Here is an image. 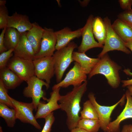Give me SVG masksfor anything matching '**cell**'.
I'll return each mask as SVG.
<instances>
[{
  "label": "cell",
  "instance_id": "cell-1",
  "mask_svg": "<svg viewBox=\"0 0 132 132\" xmlns=\"http://www.w3.org/2000/svg\"><path fill=\"white\" fill-rule=\"evenodd\" d=\"M87 84L86 81L81 85L74 87L71 91L66 95H61L59 100L60 109L66 113V124L70 131L77 127L81 119L79 115L81 110L80 102L87 90Z\"/></svg>",
  "mask_w": 132,
  "mask_h": 132
},
{
  "label": "cell",
  "instance_id": "cell-2",
  "mask_svg": "<svg viewBox=\"0 0 132 132\" xmlns=\"http://www.w3.org/2000/svg\"><path fill=\"white\" fill-rule=\"evenodd\" d=\"M121 68V66L110 59L107 53L100 58L99 62L89 74L88 79L97 74H102L111 86L117 88L120 84L119 71Z\"/></svg>",
  "mask_w": 132,
  "mask_h": 132
},
{
  "label": "cell",
  "instance_id": "cell-3",
  "mask_svg": "<svg viewBox=\"0 0 132 132\" xmlns=\"http://www.w3.org/2000/svg\"><path fill=\"white\" fill-rule=\"evenodd\" d=\"M77 47L75 43L71 42L66 46L56 50L54 53L53 56L55 75L57 83L62 81L65 71L73 61V53L74 49Z\"/></svg>",
  "mask_w": 132,
  "mask_h": 132
},
{
  "label": "cell",
  "instance_id": "cell-4",
  "mask_svg": "<svg viewBox=\"0 0 132 132\" xmlns=\"http://www.w3.org/2000/svg\"><path fill=\"white\" fill-rule=\"evenodd\" d=\"M106 28V34L103 49L98 55L100 58L109 51L118 50L127 54L131 53L130 51L126 47L125 42L113 28L111 20L107 17L103 19Z\"/></svg>",
  "mask_w": 132,
  "mask_h": 132
},
{
  "label": "cell",
  "instance_id": "cell-5",
  "mask_svg": "<svg viewBox=\"0 0 132 132\" xmlns=\"http://www.w3.org/2000/svg\"><path fill=\"white\" fill-rule=\"evenodd\" d=\"M26 82L27 86L23 89V94L26 97L32 98L34 110L37 111L38 105L41 99L47 101H48L49 99L45 97V93L42 88L43 87L45 86L46 89H48L49 84L35 76L31 78Z\"/></svg>",
  "mask_w": 132,
  "mask_h": 132
},
{
  "label": "cell",
  "instance_id": "cell-6",
  "mask_svg": "<svg viewBox=\"0 0 132 132\" xmlns=\"http://www.w3.org/2000/svg\"><path fill=\"white\" fill-rule=\"evenodd\" d=\"M7 67L23 81L26 82L35 76L33 60L24 59L13 55L8 62Z\"/></svg>",
  "mask_w": 132,
  "mask_h": 132
},
{
  "label": "cell",
  "instance_id": "cell-7",
  "mask_svg": "<svg viewBox=\"0 0 132 132\" xmlns=\"http://www.w3.org/2000/svg\"><path fill=\"white\" fill-rule=\"evenodd\" d=\"M10 99L13 109L16 111L17 119L23 123L31 124L38 129H41V127L33 114V111L35 109L33 103L19 101L11 97Z\"/></svg>",
  "mask_w": 132,
  "mask_h": 132
},
{
  "label": "cell",
  "instance_id": "cell-8",
  "mask_svg": "<svg viewBox=\"0 0 132 132\" xmlns=\"http://www.w3.org/2000/svg\"><path fill=\"white\" fill-rule=\"evenodd\" d=\"M88 97L96 110L100 123V128L104 131L106 132L107 127L110 122V116L112 111L119 104H124L126 98L125 94H124L120 100L116 103L110 106H102L99 104L96 100L94 94L92 92L89 93Z\"/></svg>",
  "mask_w": 132,
  "mask_h": 132
},
{
  "label": "cell",
  "instance_id": "cell-9",
  "mask_svg": "<svg viewBox=\"0 0 132 132\" xmlns=\"http://www.w3.org/2000/svg\"><path fill=\"white\" fill-rule=\"evenodd\" d=\"M33 62L35 76L49 84L51 78L55 75L53 56L35 59Z\"/></svg>",
  "mask_w": 132,
  "mask_h": 132
},
{
  "label": "cell",
  "instance_id": "cell-10",
  "mask_svg": "<svg viewBox=\"0 0 132 132\" xmlns=\"http://www.w3.org/2000/svg\"><path fill=\"white\" fill-rule=\"evenodd\" d=\"M87 74L79 65L75 62L73 67L67 73L64 78L60 82L54 85L53 90L60 88H66L70 86L74 87L81 85L86 81Z\"/></svg>",
  "mask_w": 132,
  "mask_h": 132
},
{
  "label": "cell",
  "instance_id": "cell-11",
  "mask_svg": "<svg viewBox=\"0 0 132 132\" xmlns=\"http://www.w3.org/2000/svg\"><path fill=\"white\" fill-rule=\"evenodd\" d=\"M94 17L92 14L88 17L86 24L82 28L81 44L78 47V51L85 53L89 50L95 47L103 48V45L95 41L92 30V22Z\"/></svg>",
  "mask_w": 132,
  "mask_h": 132
},
{
  "label": "cell",
  "instance_id": "cell-12",
  "mask_svg": "<svg viewBox=\"0 0 132 132\" xmlns=\"http://www.w3.org/2000/svg\"><path fill=\"white\" fill-rule=\"evenodd\" d=\"M40 49L35 55V59L53 56L56 50V38L55 32L52 28L44 27Z\"/></svg>",
  "mask_w": 132,
  "mask_h": 132
},
{
  "label": "cell",
  "instance_id": "cell-13",
  "mask_svg": "<svg viewBox=\"0 0 132 132\" xmlns=\"http://www.w3.org/2000/svg\"><path fill=\"white\" fill-rule=\"evenodd\" d=\"M60 88H59L53 90L50 93V97L47 103L40 101L38 105L37 112L35 116L36 119H44L53 111L60 109L59 104L58 103L61 96L59 93Z\"/></svg>",
  "mask_w": 132,
  "mask_h": 132
},
{
  "label": "cell",
  "instance_id": "cell-14",
  "mask_svg": "<svg viewBox=\"0 0 132 132\" xmlns=\"http://www.w3.org/2000/svg\"><path fill=\"white\" fill-rule=\"evenodd\" d=\"M125 95L126 102L124 109L115 120L110 122L106 132H120V123L126 119L132 118V97L128 90Z\"/></svg>",
  "mask_w": 132,
  "mask_h": 132
},
{
  "label": "cell",
  "instance_id": "cell-15",
  "mask_svg": "<svg viewBox=\"0 0 132 132\" xmlns=\"http://www.w3.org/2000/svg\"><path fill=\"white\" fill-rule=\"evenodd\" d=\"M82 28L72 31L65 27L55 32L56 38L55 50H58L67 46L73 39L81 36Z\"/></svg>",
  "mask_w": 132,
  "mask_h": 132
},
{
  "label": "cell",
  "instance_id": "cell-16",
  "mask_svg": "<svg viewBox=\"0 0 132 132\" xmlns=\"http://www.w3.org/2000/svg\"><path fill=\"white\" fill-rule=\"evenodd\" d=\"M26 33H21L19 43L14 50V56L24 59L33 61L35 59V54L27 38Z\"/></svg>",
  "mask_w": 132,
  "mask_h": 132
},
{
  "label": "cell",
  "instance_id": "cell-17",
  "mask_svg": "<svg viewBox=\"0 0 132 132\" xmlns=\"http://www.w3.org/2000/svg\"><path fill=\"white\" fill-rule=\"evenodd\" d=\"M32 26V23L26 15L15 12L12 15L8 17L7 27L15 28L21 33L29 31Z\"/></svg>",
  "mask_w": 132,
  "mask_h": 132
},
{
  "label": "cell",
  "instance_id": "cell-18",
  "mask_svg": "<svg viewBox=\"0 0 132 132\" xmlns=\"http://www.w3.org/2000/svg\"><path fill=\"white\" fill-rule=\"evenodd\" d=\"M44 31V28L34 22L32 23L31 28L26 33L27 38L33 47L35 55L39 50Z\"/></svg>",
  "mask_w": 132,
  "mask_h": 132
},
{
  "label": "cell",
  "instance_id": "cell-19",
  "mask_svg": "<svg viewBox=\"0 0 132 132\" xmlns=\"http://www.w3.org/2000/svg\"><path fill=\"white\" fill-rule=\"evenodd\" d=\"M73 61L77 63L83 71L89 74L98 63L100 58H93L89 57L85 53L74 51L72 55Z\"/></svg>",
  "mask_w": 132,
  "mask_h": 132
},
{
  "label": "cell",
  "instance_id": "cell-20",
  "mask_svg": "<svg viewBox=\"0 0 132 132\" xmlns=\"http://www.w3.org/2000/svg\"><path fill=\"white\" fill-rule=\"evenodd\" d=\"M0 79L7 89L15 88L23 81L15 73L7 66L0 69Z\"/></svg>",
  "mask_w": 132,
  "mask_h": 132
},
{
  "label": "cell",
  "instance_id": "cell-21",
  "mask_svg": "<svg viewBox=\"0 0 132 132\" xmlns=\"http://www.w3.org/2000/svg\"><path fill=\"white\" fill-rule=\"evenodd\" d=\"M112 26L125 43L132 40V28L123 21L118 18L112 24Z\"/></svg>",
  "mask_w": 132,
  "mask_h": 132
},
{
  "label": "cell",
  "instance_id": "cell-22",
  "mask_svg": "<svg viewBox=\"0 0 132 132\" xmlns=\"http://www.w3.org/2000/svg\"><path fill=\"white\" fill-rule=\"evenodd\" d=\"M92 30L94 37L100 44H104L106 34V25L103 20L100 17L94 18L92 22Z\"/></svg>",
  "mask_w": 132,
  "mask_h": 132
},
{
  "label": "cell",
  "instance_id": "cell-23",
  "mask_svg": "<svg viewBox=\"0 0 132 132\" xmlns=\"http://www.w3.org/2000/svg\"><path fill=\"white\" fill-rule=\"evenodd\" d=\"M21 33L15 28L7 27L4 37V46L7 50L14 49L20 41Z\"/></svg>",
  "mask_w": 132,
  "mask_h": 132
},
{
  "label": "cell",
  "instance_id": "cell-24",
  "mask_svg": "<svg viewBox=\"0 0 132 132\" xmlns=\"http://www.w3.org/2000/svg\"><path fill=\"white\" fill-rule=\"evenodd\" d=\"M4 104L0 103V116L3 118L9 127H13L17 119L15 110L10 108Z\"/></svg>",
  "mask_w": 132,
  "mask_h": 132
},
{
  "label": "cell",
  "instance_id": "cell-25",
  "mask_svg": "<svg viewBox=\"0 0 132 132\" xmlns=\"http://www.w3.org/2000/svg\"><path fill=\"white\" fill-rule=\"evenodd\" d=\"M88 132H98L100 128L99 119H81L79 121L77 127Z\"/></svg>",
  "mask_w": 132,
  "mask_h": 132
},
{
  "label": "cell",
  "instance_id": "cell-26",
  "mask_svg": "<svg viewBox=\"0 0 132 132\" xmlns=\"http://www.w3.org/2000/svg\"><path fill=\"white\" fill-rule=\"evenodd\" d=\"M80 114L81 119H99L96 110L89 100L83 103V109L80 112Z\"/></svg>",
  "mask_w": 132,
  "mask_h": 132
},
{
  "label": "cell",
  "instance_id": "cell-27",
  "mask_svg": "<svg viewBox=\"0 0 132 132\" xmlns=\"http://www.w3.org/2000/svg\"><path fill=\"white\" fill-rule=\"evenodd\" d=\"M7 89L0 79V103L4 104L13 109V106L10 96L7 93Z\"/></svg>",
  "mask_w": 132,
  "mask_h": 132
},
{
  "label": "cell",
  "instance_id": "cell-28",
  "mask_svg": "<svg viewBox=\"0 0 132 132\" xmlns=\"http://www.w3.org/2000/svg\"><path fill=\"white\" fill-rule=\"evenodd\" d=\"M14 50V49H10L0 53V69L7 66L9 60L13 56Z\"/></svg>",
  "mask_w": 132,
  "mask_h": 132
},
{
  "label": "cell",
  "instance_id": "cell-29",
  "mask_svg": "<svg viewBox=\"0 0 132 132\" xmlns=\"http://www.w3.org/2000/svg\"><path fill=\"white\" fill-rule=\"evenodd\" d=\"M9 12L5 5L0 6V29L7 27Z\"/></svg>",
  "mask_w": 132,
  "mask_h": 132
},
{
  "label": "cell",
  "instance_id": "cell-30",
  "mask_svg": "<svg viewBox=\"0 0 132 132\" xmlns=\"http://www.w3.org/2000/svg\"><path fill=\"white\" fill-rule=\"evenodd\" d=\"M118 17L132 28V10L124 11L120 13Z\"/></svg>",
  "mask_w": 132,
  "mask_h": 132
},
{
  "label": "cell",
  "instance_id": "cell-31",
  "mask_svg": "<svg viewBox=\"0 0 132 132\" xmlns=\"http://www.w3.org/2000/svg\"><path fill=\"white\" fill-rule=\"evenodd\" d=\"M45 123L41 132H50L52 126L55 120L54 113L49 114L45 118Z\"/></svg>",
  "mask_w": 132,
  "mask_h": 132
},
{
  "label": "cell",
  "instance_id": "cell-32",
  "mask_svg": "<svg viewBox=\"0 0 132 132\" xmlns=\"http://www.w3.org/2000/svg\"><path fill=\"white\" fill-rule=\"evenodd\" d=\"M118 2L121 7L125 11L132 10V0H119Z\"/></svg>",
  "mask_w": 132,
  "mask_h": 132
},
{
  "label": "cell",
  "instance_id": "cell-33",
  "mask_svg": "<svg viewBox=\"0 0 132 132\" xmlns=\"http://www.w3.org/2000/svg\"><path fill=\"white\" fill-rule=\"evenodd\" d=\"M6 27L2 29L0 35V53L7 50L4 46V35Z\"/></svg>",
  "mask_w": 132,
  "mask_h": 132
},
{
  "label": "cell",
  "instance_id": "cell-34",
  "mask_svg": "<svg viewBox=\"0 0 132 132\" xmlns=\"http://www.w3.org/2000/svg\"><path fill=\"white\" fill-rule=\"evenodd\" d=\"M123 71L128 75L132 76V73L130 72L129 69H125L123 70ZM121 82L122 83V86L123 87L129 85H132V79L126 80H122Z\"/></svg>",
  "mask_w": 132,
  "mask_h": 132
},
{
  "label": "cell",
  "instance_id": "cell-35",
  "mask_svg": "<svg viewBox=\"0 0 132 132\" xmlns=\"http://www.w3.org/2000/svg\"><path fill=\"white\" fill-rule=\"evenodd\" d=\"M121 132H132V124L124 125Z\"/></svg>",
  "mask_w": 132,
  "mask_h": 132
},
{
  "label": "cell",
  "instance_id": "cell-36",
  "mask_svg": "<svg viewBox=\"0 0 132 132\" xmlns=\"http://www.w3.org/2000/svg\"><path fill=\"white\" fill-rule=\"evenodd\" d=\"M70 132H88L82 129L77 127L71 131Z\"/></svg>",
  "mask_w": 132,
  "mask_h": 132
},
{
  "label": "cell",
  "instance_id": "cell-37",
  "mask_svg": "<svg viewBox=\"0 0 132 132\" xmlns=\"http://www.w3.org/2000/svg\"><path fill=\"white\" fill-rule=\"evenodd\" d=\"M125 43L126 47L129 48L132 52V40Z\"/></svg>",
  "mask_w": 132,
  "mask_h": 132
},
{
  "label": "cell",
  "instance_id": "cell-38",
  "mask_svg": "<svg viewBox=\"0 0 132 132\" xmlns=\"http://www.w3.org/2000/svg\"><path fill=\"white\" fill-rule=\"evenodd\" d=\"M89 1V0H84L82 1H80V4L83 6H86Z\"/></svg>",
  "mask_w": 132,
  "mask_h": 132
},
{
  "label": "cell",
  "instance_id": "cell-39",
  "mask_svg": "<svg viewBox=\"0 0 132 132\" xmlns=\"http://www.w3.org/2000/svg\"><path fill=\"white\" fill-rule=\"evenodd\" d=\"M128 90L132 97V85H129L127 87Z\"/></svg>",
  "mask_w": 132,
  "mask_h": 132
},
{
  "label": "cell",
  "instance_id": "cell-40",
  "mask_svg": "<svg viewBox=\"0 0 132 132\" xmlns=\"http://www.w3.org/2000/svg\"><path fill=\"white\" fill-rule=\"evenodd\" d=\"M6 1L5 0H0V6L5 5Z\"/></svg>",
  "mask_w": 132,
  "mask_h": 132
},
{
  "label": "cell",
  "instance_id": "cell-41",
  "mask_svg": "<svg viewBox=\"0 0 132 132\" xmlns=\"http://www.w3.org/2000/svg\"><path fill=\"white\" fill-rule=\"evenodd\" d=\"M0 132H3L2 129L1 127H0Z\"/></svg>",
  "mask_w": 132,
  "mask_h": 132
},
{
  "label": "cell",
  "instance_id": "cell-42",
  "mask_svg": "<svg viewBox=\"0 0 132 132\" xmlns=\"http://www.w3.org/2000/svg\"></svg>",
  "mask_w": 132,
  "mask_h": 132
}]
</instances>
